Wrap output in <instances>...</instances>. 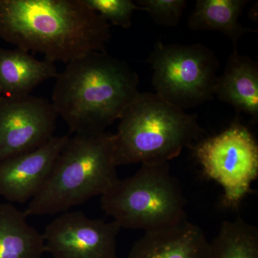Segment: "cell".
<instances>
[{"label": "cell", "mask_w": 258, "mask_h": 258, "mask_svg": "<svg viewBox=\"0 0 258 258\" xmlns=\"http://www.w3.org/2000/svg\"><path fill=\"white\" fill-rule=\"evenodd\" d=\"M111 37L110 24L84 0H0V37L52 62L105 51Z\"/></svg>", "instance_id": "cell-1"}, {"label": "cell", "mask_w": 258, "mask_h": 258, "mask_svg": "<svg viewBox=\"0 0 258 258\" xmlns=\"http://www.w3.org/2000/svg\"><path fill=\"white\" fill-rule=\"evenodd\" d=\"M55 79L51 103L74 134L104 132L140 93L137 73L106 50L75 59Z\"/></svg>", "instance_id": "cell-2"}, {"label": "cell", "mask_w": 258, "mask_h": 258, "mask_svg": "<svg viewBox=\"0 0 258 258\" xmlns=\"http://www.w3.org/2000/svg\"><path fill=\"white\" fill-rule=\"evenodd\" d=\"M113 134L70 137L45 186L30 200L27 216L55 215L102 196L119 179Z\"/></svg>", "instance_id": "cell-3"}, {"label": "cell", "mask_w": 258, "mask_h": 258, "mask_svg": "<svg viewBox=\"0 0 258 258\" xmlns=\"http://www.w3.org/2000/svg\"><path fill=\"white\" fill-rule=\"evenodd\" d=\"M113 134L117 166L169 162L193 148L204 134L198 117L157 93H139L120 117Z\"/></svg>", "instance_id": "cell-4"}, {"label": "cell", "mask_w": 258, "mask_h": 258, "mask_svg": "<svg viewBox=\"0 0 258 258\" xmlns=\"http://www.w3.org/2000/svg\"><path fill=\"white\" fill-rule=\"evenodd\" d=\"M186 199L169 162L142 164L134 175L118 179L102 195V210L120 228L145 232L186 220Z\"/></svg>", "instance_id": "cell-5"}, {"label": "cell", "mask_w": 258, "mask_h": 258, "mask_svg": "<svg viewBox=\"0 0 258 258\" xmlns=\"http://www.w3.org/2000/svg\"><path fill=\"white\" fill-rule=\"evenodd\" d=\"M147 62L152 67L155 93L184 111L200 106L215 96L218 60L202 44L157 42Z\"/></svg>", "instance_id": "cell-6"}, {"label": "cell", "mask_w": 258, "mask_h": 258, "mask_svg": "<svg viewBox=\"0 0 258 258\" xmlns=\"http://www.w3.org/2000/svg\"><path fill=\"white\" fill-rule=\"evenodd\" d=\"M193 149L204 174L223 189L222 206L238 208L258 176V146L249 129L237 120Z\"/></svg>", "instance_id": "cell-7"}, {"label": "cell", "mask_w": 258, "mask_h": 258, "mask_svg": "<svg viewBox=\"0 0 258 258\" xmlns=\"http://www.w3.org/2000/svg\"><path fill=\"white\" fill-rule=\"evenodd\" d=\"M57 117L52 103L42 97H0V162L47 143Z\"/></svg>", "instance_id": "cell-8"}, {"label": "cell", "mask_w": 258, "mask_h": 258, "mask_svg": "<svg viewBox=\"0 0 258 258\" xmlns=\"http://www.w3.org/2000/svg\"><path fill=\"white\" fill-rule=\"evenodd\" d=\"M114 221L88 218L83 212H66L42 234L45 252L54 258H119Z\"/></svg>", "instance_id": "cell-9"}, {"label": "cell", "mask_w": 258, "mask_h": 258, "mask_svg": "<svg viewBox=\"0 0 258 258\" xmlns=\"http://www.w3.org/2000/svg\"><path fill=\"white\" fill-rule=\"evenodd\" d=\"M70 136H54L32 152L0 162V196L10 203H24L40 192Z\"/></svg>", "instance_id": "cell-10"}, {"label": "cell", "mask_w": 258, "mask_h": 258, "mask_svg": "<svg viewBox=\"0 0 258 258\" xmlns=\"http://www.w3.org/2000/svg\"><path fill=\"white\" fill-rule=\"evenodd\" d=\"M210 244L203 230L186 220L145 232L125 258H209Z\"/></svg>", "instance_id": "cell-11"}, {"label": "cell", "mask_w": 258, "mask_h": 258, "mask_svg": "<svg viewBox=\"0 0 258 258\" xmlns=\"http://www.w3.org/2000/svg\"><path fill=\"white\" fill-rule=\"evenodd\" d=\"M215 96L220 101L233 106L238 113L250 115L258 120V64L237 48L231 54L225 71L218 77Z\"/></svg>", "instance_id": "cell-12"}, {"label": "cell", "mask_w": 258, "mask_h": 258, "mask_svg": "<svg viewBox=\"0 0 258 258\" xmlns=\"http://www.w3.org/2000/svg\"><path fill=\"white\" fill-rule=\"evenodd\" d=\"M55 62L40 60L21 49L0 47V93L3 96L18 98L30 95L45 81L58 74Z\"/></svg>", "instance_id": "cell-13"}, {"label": "cell", "mask_w": 258, "mask_h": 258, "mask_svg": "<svg viewBox=\"0 0 258 258\" xmlns=\"http://www.w3.org/2000/svg\"><path fill=\"white\" fill-rule=\"evenodd\" d=\"M25 211L0 204V258H42L43 235L32 227Z\"/></svg>", "instance_id": "cell-14"}, {"label": "cell", "mask_w": 258, "mask_h": 258, "mask_svg": "<svg viewBox=\"0 0 258 258\" xmlns=\"http://www.w3.org/2000/svg\"><path fill=\"white\" fill-rule=\"evenodd\" d=\"M247 0H198L188 20L192 30H215L230 39L234 48L242 35L254 30L243 26L239 18Z\"/></svg>", "instance_id": "cell-15"}, {"label": "cell", "mask_w": 258, "mask_h": 258, "mask_svg": "<svg viewBox=\"0 0 258 258\" xmlns=\"http://www.w3.org/2000/svg\"><path fill=\"white\" fill-rule=\"evenodd\" d=\"M209 258H258V230L240 217L222 222Z\"/></svg>", "instance_id": "cell-16"}, {"label": "cell", "mask_w": 258, "mask_h": 258, "mask_svg": "<svg viewBox=\"0 0 258 258\" xmlns=\"http://www.w3.org/2000/svg\"><path fill=\"white\" fill-rule=\"evenodd\" d=\"M86 4L107 23L127 29L132 25V15L141 10L132 0H84ZM110 24V23H109Z\"/></svg>", "instance_id": "cell-17"}, {"label": "cell", "mask_w": 258, "mask_h": 258, "mask_svg": "<svg viewBox=\"0 0 258 258\" xmlns=\"http://www.w3.org/2000/svg\"><path fill=\"white\" fill-rule=\"evenodd\" d=\"M141 10L149 13L153 21L166 28H175L179 24L186 1L185 0H139Z\"/></svg>", "instance_id": "cell-18"}, {"label": "cell", "mask_w": 258, "mask_h": 258, "mask_svg": "<svg viewBox=\"0 0 258 258\" xmlns=\"http://www.w3.org/2000/svg\"><path fill=\"white\" fill-rule=\"evenodd\" d=\"M1 96H2L1 93H0V97H1Z\"/></svg>", "instance_id": "cell-19"}]
</instances>
